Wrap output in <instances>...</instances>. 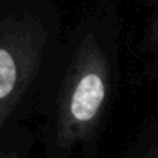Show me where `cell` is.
I'll use <instances>...</instances> for the list:
<instances>
[{
  "instance_id": "obj_1",
  "label": "cell",
  "mask_w": 158,
  "mask_h": 158,
  "mask_svg": "<svg viewBox=\"0 0 158 158\" xmlns=\"http://www.w3.org/2000/svg\"><path fill=\"white\" fill-rule=\"evenodd\" d=\"M65 29L39 104L43 158H97L124 77V22L114 0H85Z\"/></svg>"
},
{
  "instance_id": "obj_3",
  "label": "cell",
  "mask_w": 158,
  "mask_h": 158,
  "mask_svg": "<svg viewBox=\"0 0 158 158\" xmlns=\"http://www.w3.org/2000/svg\"><path fill=\"white\" fill-rule=\"evenodd\" d=\"M148 9L136 43V55L144 61V75L150 78L158 75V0H136Z\"/></svg>"
},
{
  "instance_id": "obj_2",
  "label": "cell",
  "mask_w": 158,
  "mask_h": 158,
  "mask_svg": "<svg viewBox=\"0 0 158 158\" xmlns=\"http://www.w3.org/2000/svg\"><path fill=\"white\" fill-rule=\"evenodd\" d=\"M63 36L60 0H0V138L38 114Z\"/></svg>"
},
{
  "instance_id": "obj_4",
  "label": "cell",
  "mask_w": 158,
  "mask_h": 158,
  "mask_svg": "<svg viewBox=\"0 0 158 158\" xmlns=\"http://www.w3.org/2000/svg\"><path fill=\"white\" fill-rule=\"evenodd\" d=\"M117 158H158V107L144 117Z\"/></svg>"
},
{
  "instance_id": "obj_5",
  "label": "cell",
  "mask_w": 158,
  "mask_h": 158,
  "mask_svg": "<svg viewBox=\"0 0 158 158\" xmlns=\"http://www.w3.org/2000/svg\"><path fill=\"white\" fill-rule=\"evenodd\" d=\"M36 146V127L31 123L19 124L0 138V158H34Z\"/></svg>"
}]
</instances>
